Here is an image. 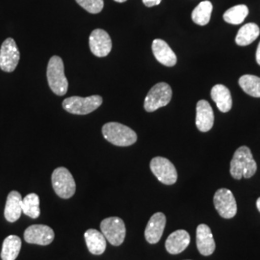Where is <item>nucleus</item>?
<instances>
[{
    "instance_id": "obj_21",
    "label": "nucleus",
    "mask_w": 260,
    "mask_h": 260,
    "mask_svg": "<svg viewBox=\"0 0 260 260\" xmlns=\"http://www.w3.org/2000/svg\"><path fill=\"white\" fill-rule=\"evenodd\" d=\"M259 34L260 29L257 24L252 22L246 23L239 29L235 38V42L240 47H246L254 42L258 38Z\"/></svg>"
},
{
    "instance_id": "obj_28",
    "label": "nucleus",
    "mask_w": 260,
    "mask_h": 260,
    "mask_svg": "<svg viewBox=\"0 0 260 260\" xmlns=\"http://www.w3.org/2000/svg\"><path fill=\"white\" fill-rule=\"evenodd\" d=\"M162 0H143V3L147 6V7H153L159 5L161 3Z\"/></svg>"
},
{
    "instance_id": "obj_7",
    "label": "nucleus",
    "mask_w": 260,
    "mask_h": 260,
    "mask_svg": "<svg viewBox=\"0 0 260 260\" xmlns=\"http://www.w3.org/2000/svg\"><path fill=\"white\" fill-rule=\"evenodd\" d=\"M149 167L152 174L161 183L166 185H173L177 182V169L167 158L160 156L152 158Z\"/></svg>"
},
{
    "instance_id": "obj_12",
    "label": "nucleus",
    "mask_w": 260,
    "mask_h": 260,
    "mask_svg": "<svg viewBox=\"0 0 260 260\" xmlns=\"http://www.w3.org/2000/svg\"><path fill=\"white\" fill-rule=\"evenodd\" d=\"M89 46L93 55L105 57L112 50V40L103 29H94L89 38Z\"/></svg>"
},
{
    "instance_id": "obj_14",
    "label": "nucleus",
    "mask_w": 260,
    "mask_h": 260,
    "mask_svg": "<svg viewBox=\"0 0 260 260\" xmlns=\"http://www.w3.org/2000/svg\"><path fill=\"white\" fill-rule=\"evenodd\" d=\"M196 239L197 248L201 252V254L208 256L213 253L216 249V244L211 230L207 224L202 223L197 228Z\"/></svg>"
},
{
    "instance_id": "obj_26",
    "label": "nucleus",
    "mask_w": 260,
    "mask_h": 260,
    "mask_svg": "<svg viewBox=\"0 0 260 260\" xmlns=\"http://www.w3.org/2000/svg\"><path fill=\"white\" fill-rule=\"evenodd\" d=\"M242 90L253 98H260V77L255 75H243L239 79Z\"/></svg>"
},
{
    "instance_id": "obj_16",
    "label": "nucleus",
    "mask_w": 260,
    "mask_h": 260,
    "mask_svg": "<svg viewBox=\"0 0 260 260\" xmlns=\"http://www.w3.org/2000/svg\"><path fill=\"white\" fill-rule=\"evenodd\" d=\"M151 48L153 55L160 64L166 67H174L177 64V55L165 41L160 39L154 40Z\"/></svg>"
},
{
    "instance_id": "obj_30",
    "label": "nucleus",
    "mask_w": 260,
    "mask_h": 260,
    "mask_svg": "<svg viewBox=\"0 0 260 260\" xmlns=\"http://www.w3.org/2000/svg\"><path fill=\"white\" fill-rule=\"evenodd\" d=\"M256 207H257V209H258V211L260 212V198H258L257 201H256Z\"/></svg>"
},
{
    "instance_id": "obj_6",
    "label": "nucleus",
    "mask_w": 260,
    "mask_h": 260,
    "mask_svg": "<svg viewBox=\"0 0 260 260\" xmlns=\"http://www.w3.org/2000/svg\"><path fill=\"white\" fill-rule=\"evenodd\" d=\"M172 88L169 84L160 82L154 85L147 94L144 108L147 112L156 111L159 108L168 105L172 100Z\"/></svg>"
},
{
    "instance_id": "obj_29",
    "label": "nucleus",
    "mask_w": 260,
    "mask_h": 260,
    "mask_svg": "<svg viewBox=\"0 0 260 260\" xmlns=\"http://www.w3.org/2000/svg\"><path fill=\"white\" fill-rule=\"evenodd\" d=\"M256 62H257V64L260 66V43L258 44V47H257V49H256Z\"/></svg>"
},
{
    "instance_id": "obj_23",
    "label": "nucleus",
    "mask_w": 260,
    "mask_h": 260,
    "mask_svg": "<svg viewBox=\"0 0 260 260\" xmlns=\"http://www.w3.org/2000/svg\"><path fill=\"white\" fill-rule=\"evenodd\" d=\"M213 5L210 1L206 0L201 2L192 13L193 21L198 25L205 26L210 20Z\"/></svg>"
},
{
    "instance_id": "obj_24",
    "label": "nucleus",
    "mask_w": 260,
    "mask_h": 260,
    "mask_svg": "<svg viewBox=\"0 0 260 260\" xmlns=\"http://www.w3.org/2000/svg\"><path fill=\"white\" fill-rule=\"evenodd\" d=\"M249 14V9L246 5H236L225 11L223 14V19L230 24L238 25L241 24Z\"/></svg>"
},
{
    "instance_id": "obj_13",
    "label": "nucleus",
    "mask_w": 260,
    "mask_h": 260,
    "mask_svg": "<svg viewBox=\"0 0 260 260\" xmlns=\"http://www.w3.org/2000/svg\"><path fill=\"white\" fill-rule=\"evenodd\" d=\"M166 226V216L162 212H157L153 214L149 223L147 224L146 231H145V237L146 240L149 242V244H156L160 241L164 230Z\"/></svg>"
},
{
    "instance_id": "obj_27",
    "label": "nucleus",
    "mask_w": 260,
    "mask_h": 260,
    "mask_svg": "<svg viewBox=\"0 0 260 260\" xmlns=\"http://www.w3.org/2000/svg\"><path fill=\"white\" fill-rule=\"evenodd\" d=\"M79 6L89 12L90 14H99L104 7L103 0H75Z\"/></svg>"
},
{
    "instance_id": "obj_15",
    "label": "nucleus",
    "mask_w": 260,
    "mask_h": 260,
    "mask_svg": "<svg viewBox=\"0 0 260 260\" xmlns=\"http://www.w3.org/2000/svg\"><path fill=\"white\" fill-rule=\"evenodd\" d=\"M214 124V112L211 105L206 101H200L197 103L196 125L202 132H207Z\"/></svg>"
},
{
    "instance_id": "obj_25",
    "label": "nucleus",
    "mask_w": 260,
    "mask_h": 260,
    "mask_svg": "<svg viewBox=\"0 0 260 260\" xmlns=\"http://www.w3.org/2000/svg\"><path fill=\"white\" fill-rule=\"evenodd\" d=\"M21 208H22V213L25 214L26 216L32 219H37L41 214L39 196L35 193L28 194L24 199H22Z\"/></svg>"
},
{
    "instance_id": "obj_5",
    "label": "nucleus",
    "mask_w": 260,
    "mask_h": 260,
    "mask_svg": "<svg viewBox=\"0 0 260 260\" xmlns=\"http://www.w3.org/2000/svg\"><path fill=\"white\" fill-rule=\"evenodd\" d=\"M52 187L56 195L62 199H71L75 194L76 185L71 172L64 167L55 169L51 177Z\"/></svg>"
},
{
    "instance_id": "obj_31",
    "label": "nucleus",
    "mask_w": 260,
    "mask_h": 260,
    "mask_svg": "<svg viewBox=\"0 0 260 260\" xmlns=\"http://www.w3.org/2000/svg\"><path fill=\"white\" fill-rule=\"evenodd\" d=\"M114 1L119 2V3H123V2H125V1H127V0H114Z\"/></svg>"
},
{
    "instance_id": "obj_8",
    "label": "nucleus",
    "mask_w": 260,
    "mask_h": 260,
    "mask_svg": "<svg viewBox=\"0 0 260 260\" xmlns=\"http://www.w3.org/2000/svg\"><path fill=\"white\" fill-rule=\"evenodd\" d=\"M101 230L106 240L113 246L121 245L126 234L124 222L119 217H109L101 223Z\"/></svg>"
},
{
    "instance_id": "obj_18",
    "label": "nucleus",
    "mask_w": 260,
    "mask_h": 260,
    "mask_svg": "<svg viewBox=\"0 0 260 260\" xmlns=\"http://www.w3.org/2000/svg\"><path fill=\"white\" fill-rule=\"evenodd\" d=\"M22 198L18 191H12L10 192L7 197L4 216L5 219L10 223H15L19 220L22 214L21 208Z\"/></svg>"
},
{
    "instance_id": "obj_2",
    "label": "nucleus",
    "mask_w": 260,
    "mask_h": 260,
    "mask_svg": "<svg viewBox=\"0 0 260 260\" xmlns=\"http://www.w3.org/2000/svg\"><path fill=\"white\" fill-rule=\"evenodd\" d=\"M47 77L48 86L57 95H65L69 82L65 75L64 63L61 57L52 56L47 65Z\"/></svg>"
},
{
    "instance_id": "obj_4",
    "label": "nucleus",
    "mask_w": 260,
    "mask_h": 260,
    "mask_svg": "<svg viewBox=\"0 0 260 260\" xmlns=\"http://www.w3.org/2000/svg\"><path fill=\"white\" fill-rule=\"evenodd\" d=\"M103 103L101 95H90L87 98L74 95L66 99L63 102V108L71 114L88 115L96 110Z\"/></svg>"
},
{
    "instance_id": "obj_19",
    "label": "nucleus",
    "mask_w": 260,
    "mask_h": 260,
    "mask_svg": "<svg viewBox=\"0 0 260 260\" xmlns=\"http://www.w3.org/2000/svg\"><path fill=\"white\" fill-rule=\"evenodd\" d=\"M211 99L218 109L223 113L230 111L233 107V99L230 90L222 84H217L211 89Z\"/></svg>"
},
{
    "instance_id": "obj_9",
    "label": "nucleus",
    "mask_w": 260,
    "mask_h": 260,
    "mask_svg": "<svg viewBox=\"0 0 260 260\" xmlns=\"http://www.w3.org/2000/svg\"><path fill=\"white\" fill-rule=\"evenodd\" d=\"M214 206L224 219H232L237 213V205L233 192L229 189H219L213 198Z\"/></svg>"
},
{
    "instance_id": "obj_11",
    "label": "nucleus",
    "mask_w": 260,
    "mask_h": 260,
    "mask_svg": "<svg viewBox=\"0 0 260 260\" xmlns=\"http://www.w3.org/2000/svg\"><path fill=\"white\" fill-rule=\"evenodd\" d=\"M54 237L53 230L46 224H33L24 232V240L29 244L47 246L52 243Z\"/></svg>"
},
{
    "instance_id": "obj_22",
    "label": "nucleus",
    "mask_w": 260,
    "mask_h": 260,
    "mask_svg": "<svg viewBox=\"0 0 260 260\" xmlns=\"http://www.w3.org/2000/svg\"><path fill=\"white\" fill-rule=\"evenodd\" d=\"M21 249V240L17 235H9L2 244V260H16Z\"/></svg>"
},
{
    "instance_id": "obj_3",
    "label": "nucleus",
    "mask_w": 260,
    "mask_h": 260,
    "mask_svg": "<svg viewBox=\"0 0 260 260\" xmlns=\"http://www.w3.org/2000/svg\"><path fill=\"white\" fill-rule=\"evenodd\" d=\"M103 137L112 145L129 147L137 141V134L128 126L120 122H107L103 126Z\"/></svg>"
},
{
    "instance_id": "obj_20",
    "label": "nucleus",
    "mask_w": 260,
    "mask_h": 260,
    "mask_svg": "<svg viewBox=\"0 0 260 260\" xmlns=\"http://www.w3.org/2000/svg\"><path fill=\"white\" fill-rule=\"evenodd\" d=\"M84 238L91 253L101 255L106 250V238L102 232L90 229L84 233Z\"/></svg>"
},
{
    "instance_id": "obj_10",
    "label": "nucleus",
    "mask_w": 260,
    "mask_h": 260,
    "mask_svg": "<svg viewBox=\"0 0 260 260\" xmlns=\"http://www.w3.org/2000/svg\"><path fill=\"white\" fill-rule=\"evenodd\" d=\"M20 59L19 48L13 38L6 39L0 49V69L5 73H13Z\"/></svg>"
},
{
    "instance_id": "obj_17",
    "label": "nucleus",
    "mask_w": 260,
    "mask_h": 260,
    "mask_svg": "<svg viewBox=\"0 0 260 260\" xmlns=\"http://www.w3.org/2000/svg\"><path fill=\"white\" fill-rule=\"evenodd\" d=\"M190 244V235L184 230H178L169 235L165 243L168 252L178 254L185 250Z\"/></svg>"
},
{
    "instance_id": "obj_1",
    "label": "nucleus",
    "mask_w": 260,
    "mask_h": 260,
    "mask_svg": "<svg viewBox=\"0 0 260 260\" xmlns=\"http://www.w3.org/2000/svg\"><path fill=\"white\" fill-rule=\"evenodd\" d=\"M257 165L252 157L251 149L246 146L236 149L231 162V174L233 178L239 180L242 177L250 178L254 176Z\"/></svg>"
}]
</instances>
